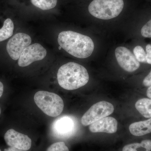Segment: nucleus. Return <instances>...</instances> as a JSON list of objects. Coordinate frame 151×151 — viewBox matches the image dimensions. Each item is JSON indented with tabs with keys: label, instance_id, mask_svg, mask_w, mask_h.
Instances as JSON below:
<instances>
[{
	"label": "nucleus",
	"instance_id": "f257e3e1",
	"mask_svg": "<svg viewBox=\"0 0 151 151\" xmlns=\"http://www.w3.org/2000/svg\"><path fill=\"white\" fill-rule=\"evenodd\" d=\"M58 42L61 48L78 58H87L94 51V43L91 38L72 31L60 33Z\"/></svg>",
	"mask_w": 151,
	"mask_h": 151
},
{
	"label": "nucleus",
	"instance_id": "f03ea898",
	"mask_svg": "<svg viewBox=\"0 0 151 151\" xmlns=\"http://www.w3.org/2000/svg\"><path fill=\"white\" fill-rule=\"evenodd\" d=\"M60 86L68 90L78 89L86 85L89 76L85 67L74 62H69L60 67L57 73Z\"/></svg>",
	"mask_w": 151,
	"mask_h": 151
},
{
	"label": "nucleus",
	"instance_id": "7ed1b4c3",
	"mask_svg": "<svg viewBox=\"0 0 151 151\" xmlns=\"http://www.w3.org/2000/svg\"><path fill=\"white\" fill-rule=\"evenodd\" d=\"M124 6V0H93L88 9L90 14L94 17L109 20L119 16Z\"/></svg>",
	"mask_w": 151,
	"mask_h": 151
},
{
	"label": "nucleus",
	"instance_id": "20e7f679",
	"mask_svg": "<svg viewBox=\"0 0 151 151\" xmlns=\"http://www.w3.org/2000/svg\"><path fill=\"white\" fill-rule=\"evenodd\" d=\"M34 99L37 107L47 116L57 117L63 111V100L55 93L45 91H38L36 93Z\"/></svg>",
	"mask_w": 151,
	"mask_h": 151
},
{
	"label": "nucleus",
	"instance_id": "39448f33",
	"mask_svg": "<svg viewBox=\"0 0 151 151\" xmlns=\"http://www.w3.org/2000/svg\"><path fill=\"white\" fill-rule=\"evenodd\" d=\"M114 111L113 105L107 101H102L94 104L81 119L83 126L90 125L100 119L111 115Z\"/></svg>",
	"mask_w": 151,
	"mask_h": 151
},
{
	"label": "nucleus",
	"instance_id": "423d86ee",
	"mask_svg": "<svg viewBox=\"0 0 151 151\" xmlns=\"http://www.w3.org/2000/svg\"><path fill=\"white\" fill-rule=\"evenodd\" d=\"M46 49L39 43H35L26 47L18 59V65L26 67L35 61L43 59L46 56Z\"/></svg>",
	"mask_w": 151,
	"mask_h": 151
},
{
	"label": "nucleus",
	"instance_id": "0eeeda50",
	"mask_svg": "<svg viewBox=\"0 0 151 151\" xmlns=\"http://www.w3.org/2000/svg\"><path fill=\"white\" fill-rule=\"evenodd\" d=\"M30 36L24 33H18L11 38L6 45V50L10 57L14 60H17L26 47L31 43Z\"/></svg>",
	"mask_w": 151,
	"mask_h": 151
},
{
	"label": "nucleus",
	"instance_id": "6e6552de",
	"mask_svg": "<svg viewBox=\"0 0 151 151\" xmlns=\"http://www.w3.org/2000/svg\"><path fill=\"white\" fill-rule=\"evenodd\" d=\"M115 53L119 65L127 72H134L139 68V62L129 49L119 47L116 48Z\"/></svg>",
	"mask_w": 151,
	"mask_h": 151
},
{
	"label": "nucleus",
	"instance_id": "1a4fd4ad",
	"mask_svg": "<svg viewBox=\"0 0 151 151\" xmlns=\"http://www.w3.org/2000/svg\"><path fill=\"white\" fill-rule=\"evenodd\" d=\"M4 139L9 147L20 150H27L30 149L32 140L30 138L24 134L19 133L13 129L8 130L5 134Z\"/></svg>",
	"mask_w": 151,
	"mask_h": 151
},
{
	"label": "nucleus",
	"instance_id": "9d476101",
	"mask_svg": "<svg viewBox=\"0 0 151 151\" xmlns=\"http://www.w3.org/2000/svg\"><path fill=\"white\" fill-rule=\"evenodd\" d=\"M118 129V122L115 118L106 117L94 122L89 126V129L92 133L114 134Z\"/></svg>",
	"mask_w": 151,
	"mask_h": 151
},
{
	"label": "nucleus",
	"instance_id": "9b49d317",
	"mask_svg": "<svg viewBox=\"0 0 151 151\" xmlns=\"http://www.w3.org/2000/svg\"><path fill=\"white\" fill-rule=\"evenodd\" d=\"M74 127L75 124L73 119L68 116H64L55 120L52 126V129L58 136L66 137L73 133Z\"/></svg>",
	"mask_w": 151,
	"mask_h": 151
},
{
	"label": "nucleus",
	"instance_id": "f8f14e48",
	"mask_svg": "<svg viewBox=\"0 0 151 151\" xmlns=\"http://www.w3.org/2000/svg\"><path fill=\"white\" fill-rule=\"evenodd\" d=\"M129 130L132 134L142 137L151 133V117L145 121L136 122L131 124Z\"/></svg>",
	"mask_w": 151,
	"mask_h": 151
},
{
	"label": "nucleus",
	"instance_id": "ddd939ff",
	"mask_svg": "<svg viewBox=\"0 0 151 151\" xmlns=\"http://www.w3.org/2000/svg\"><path fill=\"white\" fill-rule=\"evenodd\" d=\"M135 108L145 118L149 119L151 117V99L142 98L138 100L135 105Z\"/></svg>",
	"mask_w": 151,
	"mask_h": 151
},
{
	"label": "nucleus",
	"instance_id": "4468645a",
	"mask_svg": "<svg viewBox=\"0 0 151 151\" xmlns=\"http://www.w3.org/2000/svg\"><path fill=\"white\" fill-rule=\"evenodd\" d=\"M122 151H151V139H147L140 142L128 144L124 146Z\"/></svg>",
	"mask_w": 151,
	"mask_h": 151
},
{
	"label": "nucleus",
	"instance_id": "2eb2a0df",
	"mask_svg": "<svg viewBox=\"0 0 151 151\" xmlns=\"http://www.w3.org/2000/svg\"><path fill=\"white\" fill-rule=\"evenodd\" d=\"M14 24L12 20L7 19L4 22V25L0 29V42L11 37L13 34Z\"/></svg>",
	"mask_w": 151,
	"mask_h": 151
},
{
	"label": "nucleus",
	"instance_id": "dca6fc26",
	"mask_svg": "<svg viewBox=\"0 0 151 151\" xmlns=\"http://www.w3.org/2000/svg\"><path fill=\"white\" fill-rule=\"evenodd\" d=\"M31 2L36 7L42 10H48L54 8L58 0H30Z\"/></svg>",
	"mask_w": 151,
	"mask_h": 151
},
{
	"label": "nucleus",
	"instance_id": "f3484780",
	"mask_svg": "<svg viewBox=\"0 0 151 151\" xmlns=\"http://www.w3.org/2000/svg\"><path fill=\"white\" fill-rule=\"evenodd\" d=\"M134 53L135 58L139 62L147 63L146 60L147 53L142 47L139 45L135 47L134 49Z\"/></svg>",
	"mask_w": 151,
	"mask_h": 151
},
{
	"label": "nucleus",
	"instance_id": "a211bd4d",
	"mask_svg": "<svg viewBox=\"0 0 151 151\" xmlns=\"http://www.w3.org/2000/svg\"><path fill=\"white\" fill-rule=\"evenodd\" d=\"M46 151H69V150L65 143L58 142L50 146Z\"/></svg>",
	"mask_w": 151,
	"mask_h": 151
},
{
	"label": "nucleus",
	"instance_id": "6ab92c4d",
	"mask_svg": "<svg viewBox=\"0 0 151 151\" xmlns=\"http://www.w3.org/2000/svg\"><path fill=\"white\" fill-rule=\"evenodd\" d=\"M141 33V35L144 37H151V19L142 27Z\"/></svg>",
	"mask_w": 151,
	"mask_h": 151
},
{
	"label": "nucleus",
	"instance_id": "aec40b11",
	"mask_svg": "<svg viewBox=\"0 0 151 151\" xmlns=\"http://www.w3.org/2000/svg\"><path fill=\"white\" fill-rule=\"evenodd\" d=\"M143 86L145 87L151 86V70L150 73L145 77L142 82Z\"/></svg>",
	"mask_w": 151,
	"mask_h": 151
},
{
	"label": "nucleus",
	"instance_id": "412c9836",
	"mask_svg": "<svg viewBox=\"0 0 151 151\" xmlns=\"http://www.w3.org/2000/svg\"><path fill=\"white\" fill-rule=\"evenodd\" d=\"M4 151H27V150H20V149L12 147H9L5 149Z\"/></svg>",
	"mask_w": 151,
	"mask_h": 151
},
{
	"label": "nucleus",
	"instance_id": "4be33fe9",
	"mask_svg": "<svg viewBox=\"0 0 151 151\" xmlns=\"http://www.w3.org/2000/svg\"><path fill=\"white\" fill-rule=\"evenodd\" d=\"M146 62L149 64H151V54L147 53L146 56Z\"/></svg>",
	"mask_w": 151,
	"mask_h": 151
},
{
	"label": "nucleus",
	"instance_id": "5701e85b",
	"mask_svg": "<svg viewBox=\"0 0 151 151\" xmlns=\"http://www.w3.org/2000/svg\"><path fill=\"white\" fill-rule=\"evenodd\" d=\"M146 95L147 97L151 99V86L148 87L146 91Z\"/></svg>",
	"mask_w": 151,
	"mask_h": 151
},
{
	"label": "nucleus",
	"instance_id": "b1692460",
	"mask_svg": "<svg viewBox=\"0 0 151 151\" xmlns=\"http://www.w3.org/2000/svg\"><path fill=\"white\" fill-rule=\"evenodd\" d=\"M146 51L147 53H149V54H151V45L148 44L146 46Z\"/></svg>",
	"mask_w": 151,
	"mask_h": 151
},
{
	"label": "nucleus",
	"instance_id": "393cba45",
	"mask_svg": "<svg viewBox=\"0 0 151 151\" xmlns=\"http://www.w3.org/2000/svg\"><path fill=\"white\" fill-rule=\"evenodd\" d=\"M3 92H4V85L3 83L0 81V97L2 95Z\"/></svg>",
	"mask_w": 151,
	"mask_h": 151
},
{
	"label": "nucleus",
	"instance_id": "a878e982",
	"mask_svg": "<svg viewBox=\"0 0 151 151\" xmlns=\"http://www.w3.org/2000/svg\"><path fill=\"white\" fill-rule=\"evenodd\" d=\"M1 108H0V115H1Z\"/></svg>",
	"mask_w": 151,
	"mask_h": 151
},
{
	"label": "nucleus",
	"instance_id": "bb28decb",
	"mask_svg": "<svg viewBox=\"0 0 151 151\" xmlns=\"http://www.w3.org/2000/svg\"><path fill=\"white\" fill-rule=\"evenodd\" d=\"M0 151H1V148H0Z\"/></svg>",
	"mask_w": 151,
	"mask_h": 151
}]
</instances>
